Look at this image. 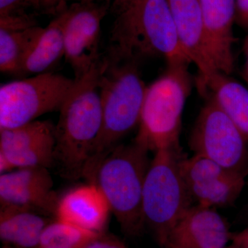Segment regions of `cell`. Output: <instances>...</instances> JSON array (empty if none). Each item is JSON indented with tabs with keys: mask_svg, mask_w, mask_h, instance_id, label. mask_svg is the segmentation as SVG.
Instances as JSON below:
<instances>
[{
	"mask_svg": "<svg viewBox=\"0 0 248 248\" xmlns=\"http://www.w3.org/2000/svg\"><path fill=\"white\" fill-rule=\"evenodd\" d=\"M138 61L108 50L101 56L98 87L102 124L85 170L84 177L89 182L102 160L139 126L147 86L139 71Z\"/></svg>",
	"mask_w": 248,
	"mask_h": 248,
	"instance_id": "6da1fadb",
	"label": "cell"
},
{
	"mask_svg": "<svg viewBox=\"0 0 248 248\" xmlns=\"http://www.w3.org/2000/svg\"><path fill=\"white\" fill-rule=\"evenodd\" d=\"M236 19L235 22L248 30V0H235Z\"/></svg>",
	"mask_w": 248,
	"mask_h": 248,
	"instance_id": "d4e9b609",
	"label": "cell"
},
{
	"mask_svg": "<svg viewBox=\"0 0 248 248\" xmlns=\"http://www.w3.org/2000/svg\"><path fill=\"white\" fill-rule=\"evenodd\" d=\"M110 0L73 3L65 9V56L79 78L100 58L99 53L103 19L110 9Z\"/></svg>",
	"mask_w": 248,
	"mask_h": 248,
	"instance_id": "9c48e42d",
	"label": "cell"
},
{
	"mask_svg": "<svg viewBox=\"0 0 248 248\" xmlns=\"http://www.w3.org/2000/svg\"><path fill=\"white\" fill-rule=\"evenodd\" d=\"M108 50L125 58L190 63L183 51L169 0H140L116 15Z\"/></svg>",
	"mask_w": 248,
	"mask_h": 248,
	"instance_id": "3957f363",
	"label": "cell"
},
{
	"mask_svg": "<svg viewBox=\"0 0 248 248\" xmlns=\"http://www.w3.org/2000/svg\"><path fill=\"white\" fill-rule=\"evenodd\" d=\"M232 246L230 248H248V229L234 235Z\"/></svg>",
	"mask_w": 248,
	"mask_h": 248,
	"instance_id": "484cf974",
	"label": "cell"
},
{
	"mask_svg": "<svg viewBox=\"0 0 248 248\" xmlns=\"http://www.w3.org/2000/svg\"><path fill=\"white\" fill-rule=\"evenodd\" d=\"M42 213L17 207H1L0 239L16 248H37L50 221Z\"/></svg>",
	"mask_w": 248,
	"mask_h": 248,
	"instance_id": "e0dca14e",
	"label": "cell"
},
{
	"mask_svg": "<svg viewBox=\"0 0 248 248\" xmlns=\"http://www.w3.org/2000/svg\"><path fill=\"white\" fill-rule=\"evenodd\" d=\"M182 159L179 148L155 152L143 186L144 226L164 246L174 227L191 206L192 200L181 170Z\"/></svg>",
	"mask_w": 248,
	"mask_h": 248,
	"instance_id": "8992f818",
	"label": "cell"
},
{
	"mask_svg": "<svg viewBox=\"0 0 248 248\" xmlns=\"http://www.w3.org/2000/svg\"><path fill=\"white\" fill-rule=\"evenodd\" d=\"M86 248H128L118 239L104 232L89 243Z\"/></svg>",
	"mask_w": 248,
	"mask_h": 248,
	"instance_id": "cb8c5ba5",
	"label": "cell"
},
{
	"mask_svg": "<svg viewBox=\"0 0 248 248\" xmlns=\"http://www.w3.org/2000/svg\"><path fill=\"white\" fill-rule=\"evenodd\" d=\"M179 45L200 73L199 87L203 89L217 73L209 50L199 0H169Z\"/></svg>",
	"mask_w": 248,
	"mask_h": 248,
	"instance_id": "4fadbf2b",
	"label": "cell"
},
{
	"mask_svg": "<svg viewBox=\"0 0 248 248\" xmlns=\"http://www.w3.org/2000/svg\"><path fill=\"white\" fill-rule=\"evenodd\" d=\"M228 75L217 72L202 92L211 93V100L239 128L248 141V89Z\"/></svg>",
	"mask_w": 248,
	"mask_h": 248,
	"instance_id": "d6986e66",
	"label": "cell"
},
{
	"mask_svg": "<svg viewBox=\"0 0 248 248\" xmlns=\"http://www.w3.org/2000/svg\"><path fill=\"white\" fill-rule=\"evenodd\" d=\"M65 9L56 15L46 27L43 28L40 37L23 62L19 76L47 73L65 56Z\"/></svg>",
	"mask_w": 248,
	"mask_h": 248,
	"instance_id": "ac0fdd59",
	"label": "cell"
},
{
	"mask_svg": "<svg viewBox=\"0 0 248 248\" xmlns=\"http://www.w3.org/2000/svg\"><path fill=\"white\" fill-rule=\"evenodd\" d=\"M231 237L226 221L215 208L190 206L168 238V248H226Z\"/></svg>",
	"mask_w": 248,
	"mask_h": 248,
	"instance_id": "5bb4252c",
	"label": "cell"
},
{
	"mask_svg": "<svg viewBox=\"0 0 248 248\" xmlns=\"http://www.w3.org/2000/svg\"><path fill=\"white\" fill-rule=\"evenodd\" d=\"M247 141L231 119L210 99L199 115L190 144L195 155L231 170L245 173L248 163Z\"/></svg>",
	"mask_w": 248,
	"mask_h": 248,
	"instance_id": "ba28073f",
	"label": "cell"
},
{
	"mask_svg": "<svg viewBox=\"0 0 248 248\" xmlns=\"http://www.w3.org/2000/svg\"><path fill=\"white\" fill-rule=\"evenodd\" d=\"M181 170L191 200L208 208L234 203L245 185V173L235 172L195 155L181 161Z\"/></svg>",
	"mask_w": 248,
	"mask_h": 248,
	"instance_id": "30bf717a",
	"label": "cell"
},
{
	"mask_svg": "<svg viewBox=\"0 0 248 248\" xmlns=\"http://www.w3.org/2000/svg\"><path fill=\"white\" fill-rule=\"evenodd\" d=\"M55 147V125L48 121L0 130V154L16 169L53 167Z\"/></svg>",
	"mask_w": 248,
	"mask_h": 248,
	"instance_id": "8fae6325",
	"label": "cell"
},
{
	"mask_svg": "<svg viewBox=\"0 0 248 248\" xmlns=\"http://www.w3.org/2000/svg\"><path fill=\"white\" fill-rule=\"evenodd\" d=\"M189 63L169 64L146 88L135 141L148 151L179 148L183 111L190 93Z\"/></svg>",
	"mask_w": 248,
	"mask_h": 248,
	"instance_id": "5b68a950",
	"label": "cell"
},
{
	"mask_svg": "<svg viewBox=\"0 0 248 248\" xmlns=\"http://www.w3.org/2000/svg\"><path fill=\"white\" fill-rule=\"evenodd\" d=\"M138 1L140 0H113L111 4V11L115 15H117Z\"/></svg>",
	"mask_w": 248,
	"mask_h": 248,
	"instance_id": "4316f807",
	"label": "cell"
},
{
	"mask_svg": "<svg viewBox=\"0 0 248 248\" xmlns=\"http://www.w3.org/2000/svg\"><path fill=\"white\" fill-rule=\"evenodd\" d=\"M106 0H25V8H32L46 14L58 15L69 6L68 3L93 2Z\"/></svg>",
	"mask_w": 248,
	"mask_h": 248,
	"instance_id": "7402d4cb",
	"label": "cell"
},
{
	"mask_svg": "<svg viewBox=\"0 0 248 248\" xmlns=\"http://www.w3.org/2000/svg\"><path fill=\"white\" fill-rule=\"evenodd\" d=\"M25 0H0V17L25 14Z\"/></svg>",
	"mask_w": 248,
	"mask_h": 248,
	"instance_id": "603a6c76",
	"label": "cell"
},
{
	"mask_svg": "<svg viewBox=\"0 0 248 248\" xmlns=\"http://www.w3.org/2000/svg\"></svg>",
	"mask_w": 248,
	"mask_h": 248,
	"instance_id": "83f0119b",
	"label": "cell"
},
{
	"mask_svg": "<svg viewBox=\"0 0 248 248\" xmlns=\"http://www.w3.org/2000/svg\"><path fill=\"white\" fill-rule=\"evenodd\" d=\"M99 61L75 78L73 87L60 109L55 125L54 164L62 177H84L93 148L100 133L102 108L98 87Z\"/></svg>",
	"mask_w": 248,
	"mask_h": 248,
	"instance_id": "7a4b0ae2",
	"label": "cell"
},
{
	"mask_svg": "<svg viewBox=\"0 0 248 248\" xmlns=\"http://www.w3.org/2000/svg\"><path fill=\"white\" fill-rule=\"evenodd\" d=\"M43 28L36 25L22 29L0 28V70L19 76L23 62L40 37Z\"/></svg>",
	"mask_w": 248,
	"mask_h": 248,
	"instance_id": "ffe728a7",
	"label": "cell"
},
{
	"mask_svg": "<svg viewBox=\"0 0 248 248\" xmlns=\"http://www.w3.org/2000/svg\"><path fill=\"white\" fill-rule=\"evenodd\" d=\"M111 209L107 197L97 184L89 183L68 191L59 200L55 217L95 233L107 226Z\"/></svg>",
	"mask_w": 248,
	"mask_h": 248,
	"instance_id": "2e32d148",
	"label": "cell"
},
{
	"mask_svg": "<svg viewBox=\"0 0 248 248\" xmlns=\"http://www.w3.org/2000/svg\"><path fill=\"white\" fill-rule=\"evenodd\" d=\"M148 151L138 142L120 144L102 160L92 182L107 197L121 228L135 236L144 226L142 197L151 161Z\"/></svg>",
	"mask_w": 248,
	"mask_h": 248,
	"instance_id": "277c9868",
	"label": "cell"
},
{
	"mask_svg": "<svg viewBox=\"0 0 248 248\" xmlns=\"http://www.w3.org/2000/svg\"><path fill=\"white\" fill-rule=\"evenodd\" d=\"M59 200L46 168L17 169L0 175L1 207H17L55 215Z\"/></svg>",
	"mask_w": 248,
	"mask_h": 248,
	"instance_id": "7c38bea8",
	"label": "cell"
},
{
	"mask_svg": "<svg viewBox=\"0 0 248 248\" xmlns=\"http://www.w3.org/2000/svg\"><path fill=\"white\" fill-rule=\"evenodd\" d=\"M99 234L56 219L46 227L37 248H86Z\"/></svg>",
	"mask_w": 248,
	"mask_h": 248,
	"instance_id": "44dd1931",
	"label": "cell"
},
{
	"mask_svg": "<svg viewBox=\"0 0 248 248\" xmlns=\"http://www.w3.org/2000/svg\"><path fill=\"white\" fill-rule=\"evenodd\" d=\"M75 79L55 73L36 75L0 87V130L20 126L60 110Z\"/></svg>",
	"mask_w": 248,
	"mask_h": 248,
	"instance_id": "52a82bcc",
	"label": "cell"
},
{
	"mask_svg": "<svg viewBox=\"0 0 248 248\" xmlns=\"http://www.w3.org/2000/svg\"></svg>",
	"mask_w": 248,
	"mask_h": 248,
	"instance_id": "f1b7e54d",
	"label": "cell"
},
{
	"mask_svg": "<svg viewBox=\"0 0 248 248\" xmlns=\"http://www.w3.org/2000/svg\"><path fill=\"white\" fill-rule=\"evenodd\" d=\"M210 55L217 70L230 75L234 68L235 0H199Z\"/></svg>",
	"mask_w": 248,
	"mask_h": 248,
	"instance_id": "9a60e30c",
	"label": "cell"
}]
</instances>
